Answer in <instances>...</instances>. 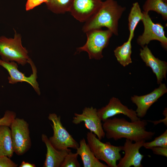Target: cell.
<instances>
[{"label": "cell", "instance_id": "cell-5", "mask_svg": "<svg viewBox=\"0 0 167 167\" xmlns=\"http://www.w3.org/2000/svg\"><path fill=\"white\" fill-rule=\"evenodd\" d=\"M85 33L87 41L83 46L77 48V51L87 52L90 59H101L103 57L102 51L108 45L113 33L108 29H93Z\"/></svg>", "mask_w": 167, "mask_h": 167}, {"label": "cell", "instance_id": "cell-8", "mask_svg": "<svg viewBox=\"0 0 167 167\" xmlns=\"http://www.w3.org/2000/svg\"><path fill=\"white\" fill-rule=\"evenodd\" d=\"M143 22L144 30L142 34L139 36L137 43L142 48L148 45L152 40L159 41L162 47L165 50L167 49V38L165 35L164 28L160 23H154L148 13L143 11Z\"/></svg>", "mask_w": 167, "mask_h": 167}, {"label": "cell", "instance_id": "cell-1", "mask_svg": "<svg viewBox=\"0 0 167 167\" xmlns=\"http://www.w3.org/2000/svg\"><path fill=\"white\" fill-rule=\"evenodd\" d=\"M103 129L108 139L115 140L124 138L135 142L152 139L155 132L146 130L147 121L129 122L123 118H109L103 122Z\"/></svg>", "mask_w": 167, "mask_h": 167}, {"label": "cell", "instance_id": "cell-31", "mask_svg": "<svg viewBox=\"0 0 167 167\" xmlns=\"http://www.w3.org/2000/svg\"><path fill=\"white\" fill-rule=\"evenodd\" d=\"M164 2L167 3V0H162Z\"/></svg>", "mask_w": 167, "mask_h": 167}, {"label": "cell", "instance_id": "cell-14", "mask_svg": "<svg viewBox=\"0 0 167 167\" xmlns=\"http://www.w3.org/2000/svg\"><path fill=\"white\" fill-rule=\"evenodd\" d=\"M102 2L101 0H73L69 12L78 21L85 22L97 11Z\"/></svg>", "mask_w": 167, "mask_h": 167}, {"label": "cell", "instance_id": "cell-6", "mask_svg": "<svg viewBox=\"0 0 167 167\" xmlns=\"http://www.w3.org/2000/svg\"><path fill=\"white\" fill-rule=\"evenodd\" d=\"M10 127L14 152L18 155L22 156L31 147L29 124L24 119L16 118Z\"/></svg>", "mask_w": 167, "mask_h": 167}, {"label": "cell", "instance_id": "cell-18", "mask_svg": "<svg viewBox=\"0 0 167 167\" xmlns=\"http://www.w3.org/2000/svg\"><path fill=\"white\" fill-rule=\"evenodd\" d=\"M14 153L10 128L7 126L0 125V156L11 158Z\"/></svg>", "mask_w": 167, "mask_h": 167}, {"label": "cell", "instance_id": "cell-7", "mask_svg": "<svg viewBox=\"0 0 167 167\" xmlns=\"http://www.w3.org/2000/svg\"><path fill=\"white\" fill-rule=\"evenodd\" d=\"M48 118L53 123L51 126L53 130V135L49 139L53 146L58 150L69 148L76 149L79 146V144L63 126L61 117L55 113H51L49 114Z\"/></svg>", "mask_w": 167, "mask_h": 167}, {"label": "cell", "instance_id": "cell-21", "mask_svg": "<svg viewBox=\"0 0 167 167\" xmlns=\"http://www.w3.org/2000/svg\"><path fill=\"white\" fill-rule=\"evenodd\" d=\"M143 11H154L161 15L164 21L167 19V3L162 0H146L143 6Z\"/></svg>", "mask_w": 167, "mask_h": 167}, {"label": "cell", "instance_id": "cell-12", "mask_svg": "<svg viewBox=\"0 0 167 167\" xmlns=\"http://www.w3.org/2000/svg\"><path fill=\"white\" fill-rule=\"evenodd\" d=\"M160 84L159 87L149 93L140 96L134 95L131 97V101L137 106L135 112L139 118H143L152 105L167 92L165 84L161 83Z\"/></svg>", "mask_w": 167, "mask_h": 167}, {"label": "cell", "instance_id": "cell-11", "mask_svg": "<svg viewBox=\"0 0 167 167\" xmlns=\"http://www.w3.org/2000/svg\"><path fill=\"white\" fill-rule=\"evenodd\" d=\"M97 112L99 118L103 122L109 118L120 114L126 116L131 122L140 119L137 116L135 111L128 108L123 105L118 98L114 97L110 99L105 106L97 110Z\"/></svg>", "mask_w": 167, "mask_h": 167}, {"label": "cell", "instance_id": "cell-22", "mask_svg": "<svg viewBox=\"0 0 167 167\" xmlns=\"http://www.w3.org/2000/svg\"><path fill=\"white\" fill-rule=\"evenodd\" d=\"M73 0H48L46 5L48 9L57 14L69 11Z\"/></svg>", "mask_w": 167, "mask_h": 167}, {"label": "cell", "instance_id": "cell-2", "mask_svg": "<svg viewBox=\"0 0 167 167\" xmlns=\"http://www.w3.org/2000/svg\"><path fill=\"white\" fill-rule=\"evenodd\" d=\"M126 9L115 0L103 2L97 11L88 20L82 28L86 32L89 31L105 27L114 35H118V22Z\"/></svg>", "mask_w": 167, "mask_h": 167}, {"label": "cell", "instance_id": "cell-23", "mask_svg": "<svg viewBox=\"0 0 167 167\" xmlns=\"http://www.w3.org/2000/svg\"><path fill=\"white\" fill-rule=\"evenodd\" d=\"M143 147L147 149H151L155 147L167 148V130L160 135L155 138L153 140L150 142H145Z\"/></svg>", "mask_w": 167, "mask_h": 167}, {"label": "cell", "instance_id": "cell-13", "mask_svg": "<svg viewBox=\"0 0 167 167\" xmlns=\"http://www.w3.org/2000/svg\"><path fill=\"white\" fill-rule=\"evenodd\" d=\"M145 142L142 141L133 143L132 141L126 139L122 148L125 155L119 160L117 167H143L141 162L144 156L139 152V150Z\"/></svg>", "mask_w": 167, "mask_h": 167}, {"label": "cell", "instance_id": "cell-24", "mask_svg": "<svg viewBox=\"0 0 167 167\" xmlns=\"http://www.w3.org/2000/svg\"><path fill=\"white\" fill-rule=\"evenodd\" d=\"M78 154L70 151L65 157L60 167H80V165L78 161Z\"/></svg>", "mask_w": 167, "mask_h": 167}, {"label": "cell", "instance_id": "cell-30", "mask_svg": "<svg viewBox=\"0 0 167 167\" xmlns=\"http://www.w3.org/2000/svg\"><path fill=\"white\" fill-rule=\"evenodd\" d=\"M36 166L34 164L26 162L24 161L22 162L19 166V167H35Z\"/></svg>", "mask_w": 167, "mask_h": 167}, {"label": "cell", "instance_id": "cell-15", "mask_svg": "<svg viewBox=\"0 0 167 167\" xmlns=\"http://www.w3.org/2000/svg\"><path fill=\"white\" fill-rule=\"evenodd\" d=\"M140 49L139 55L146 66L150 67L156 75L158 84H160L164 79H166L167 62L156 58L148 46L145 45Z\"/></svg>", "mask_w": 167, "mask_h": 167}, {"label": "cell", "instance_id": "cell-26", "mask_svg": "<svg viewBox=\"0 0 167 167\" xmlns=\"http://www.w3.org/2000/svg\"><path fill=\"white\" fill-rule=\"evenodd\" d=\"M18 165L11 158L5 156H0V167H16Z\"/></svg>", "mask_w": 167, "mask_h": 167}, {"label": "cell", "instance_id": "cell-17", "mask_svg": "<svg viewBox=\"0 0 167 167\" xmlns=\"http://www.w3.org/2000/svg\"><path fill=\"white\" fill-rule=\"evenodd\" d=\"M76 153L81 158L84 167H108L101 162L95 156L83 138L80 140Z\"/></svg>", "mask_w": 167, "mask_h": 167}, {"label": "cell", "instance_id": "cell-27", "mask_svg": "<svg viewBox=\"0 0 167 167\" xmlns=\"http://www.w3.org/2000/svg\"><path fill=\"white\" fill-rule=\"evenodd\" d=\"M48 0H27L25 9L27 11L31 10L43 2L46 3Z\"/></svg>", "mask_w": 167, "mask_h": 167}, {"label": "cell", "instance_id": "cell-9", "mask_svg": "<svg viewBox=\"0 0 167 167\" xmlns=\"http://www.w3.org/2000/svg\"><path fill=\"white\" fill-rule=\"evenodd\" d=\"M28 63L30 65L32 73L29 77H27L18 69L17 63L14 61H5L0 59V66L8 72L9 76L8 77L9 83L11 84L18 82H26L30 84L38 95L41 94L39 85L37 81V70L36 66L30 58Z\"/></svg>", "mask_w": 167, "mask_h": 167}, {"label": "cell", "instance_id": "cell-25", "mask_svg": "<svg viewBox=\"0 0 167 167\" xmlns=\"http://www.w3.org/2000/svg\"><path fill=\"white\" fill-rule=\"evenodd\" d=\"M16 113L14 111H6L3 117L0 118V126L6 125L10 127L13 120L16 118Z\"/></svg>", "mask_w": 167, "mask_h": 167}, {"label": "cell", "instance_id": "cell-19", "mask_svg": "<svg viewBox=\"0 0 167 167\" xmlns=\"http://www.w3.org/2000/svg\"><path fill=\"white\" fill-rule=\"evenodd\" d=\"M132 40L128 39L121 45L117 47L114 50V54L118 62L122 66L125 67L132 63Z\"/></svg>", "mask_w": 167, "mask_h": 167}, {"label": "cell", "instance_id": "cell-28", "mask_svg": "<svg viewBox=\"0 0 167 167\" xmlns=\"http://www.w3.org/2000/svg\"><path fill=\"white\" fill-rule=\"evenodd\" d=\"M153 153L157 155H161L167 157V148L155 147L151 149Z\"/></svg>", "mask_w": 167, "mask_h": 167}, {"label": "cell", "instance_id": "cell-10", "mask_svg": "<svg viewBox=\"0 0 167 167\" xmlns=\"http://www.w3.org/2000/svg\"><path fill=\"white\" fill-rule=\"evenodd\" d=\"M74 115L72 121L74 124L77 125L84 122L85 126L96 135L100 140L104 138L105 133L96 108L85 107L82 113H75Z\"/></svg>", "mask_w": 167, "mask_h": 167}, {"label": "cell", "instance_id": "cell-20", "mask_svg": "<svg viewBox=\"0 0 167 167\" xmlns=\"http://www.w3.org/2000/svg\"><path fill=\"white\" fill-rule=\"evenodd\" d=\"M143 16V12L139 3L137 2L133 3L128 17L129 31L128 39L132 40L134 38L135 29L139 22L142 20Z\"/></svg>", "mask_w": 167, "mask_h": 167}, {"label": "cell", "instance_id": "cell-29", "mask_svg": "<svg viewBox=\"0 0 167 167\" xmlns=\"http://www.w3.org/2000/svg\"><path fill=\"white\" fill-rule=\"evenodd\" d=\"M163 114L165 116V118L163 119H160L159 121H152L148 120L147 121L153 123L155 125H156L161 122L163 123L165 126H167V109L165 108L163 111Z\"/></svg>", "mask_w": 167, "mask_h": 167}, {"label": "cell", "instance_id": "cell-3", "mask_svg": "<svg viewBox=\"0 0 167 167\" xmlns=\"http://www.w3.org/2000/svg\"><path fill=\"white\" fill-rule=\"evenodd\" d=\"M13 38L0 36V56L5 61H14L24 66L30 58L28 52L22 45L20 34L14 30Z\"/></svg>", "mask_w": 167, "mask_h": 167}, {"label": "cell", "instance_id": "cell-4", "mask_svg": "<svg viewBox=\"0 0 167 167\" xmlns=\"http://www.w3.org/2000/svg\"><path fill=\"white\" fill-rule=\"evenodd\" d=\"M91 131L87 134L88 144L95 157L105 162L109 167H117V162L121 158L120 152L122 146H115L109 143H104Z\"/></svg>", "mask_w": 167, "mask_h": 167}, {"label": "cell", "instance_id": "cell-16", "mask_svg": "<svg viewBox=\"0 0 167 167\" xmlns=\"http://www.w3.org/2000/svg\"><path fill=\"white\" fill-rule=\"evenodd\" d=\"M41 139L47 148L46 158L44 167H60L65 157L71 150L67 148L61 150L55 149L51 143L47 136L45 134L41 135Z\"/></svg>", "mask_w": 167, "mask_h": 167}]
</instances>
